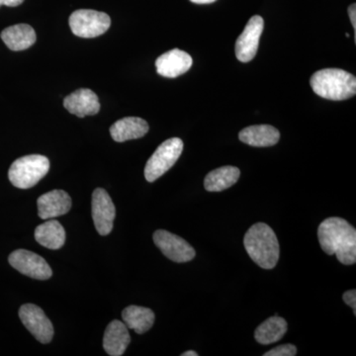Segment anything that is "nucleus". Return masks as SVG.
I'll return each mask as SVG.
<instances>
[{
    "label": "nucleus",
    "mask_w": 356,
    "mask_h": 356,
    "mask_svg": "<svg viewBox=\"0 0 356 356\" xmlns=\"http://www.w3.org/2000/svg\"><path fill=\"white\" fill-rule=\"evenodd\" d=\"M318 238L325 254L337 255L344 266L356 262V229L341 218H327L321 222Z\"/></svg>",
    "instance_id": "1"
},
{
    "label": "nucleus",
    "mask_w": 356,
    "mask_h": 356,
    "mask_svg": "<svg viewBox=\"0 0 356 356\" xmlns=\"http://www.w3.org/2000/svg\"><path fill=\"white\" fill-rule=\"evenodd\" d=\"M243 245L250 259L264 269H273L280 259V248L273 229L257 222L250 227L243 238Z\"/></svg>",
    "instance_id": "2"
},
{
    "label": "nucleus",
    "mask_w": 356,
    "mask_h": 356,
    "mask_svg": "<svg viewBox=\"0 0 356 356\" xmlns=\"http://www.w3.org/2000/svg\"><path fill=\"white\" fill-rule=\"evenodd\" d=\"M316 95L325 99L341 102L356 95V79L353 74L339 69L318 70L310 79Z\"/></svg>",
    "instance_id": "3"
},
{
    "label": "nucleus",
    "mask_w": 356,
    "mask_h": 356,
    "mask_svg": "<svg viewBox=\"0 0 356 356\" xmlns=\"http://www.w3.org/2000/svg\"><path fill=\"white\" fill-rule=\"evenodd\" d=\"M50 170V161L41 154L16 159L9 168L8 178L14 186L28 189L35 186Z\"/></svg>",
    "instance_id": "4"
},
{
    "label": "nucleus",
    "mask_w": 356,
    "mask_h": 356,
    "mask_svg": "<svg viewBox=\"0 0 356 356\" xmlns=\"http://www.w3.org/2000/svg\"><path fill=\"white\" fill-rule=\"evenodd\" d=\"M184 142L179 138H172L159 145L145 168V177L149 182L156 181L170 170L181 156Z\"/></svg>",
    "instance_id": "5"
},
{
    "label": "nucleus",
    "mask_w": 356,
    "mask_h": 356,
    "mask_svg": "<svg viewBox=\"0 0 356 356\" xmlns=\"http://www.w3.org/2000/svg\"><path fill=\"white\" fill-rule=\"evenodd\" d=\"M69 22L72 33L81 38L102 36L111 25L108 14L92 9H79L74 11L70 15Z\"/></svg>",
    "instance_id": "6"
},
{
    "label": "nucleus",
    "mask_w": 356,
    "mask_h": 356,
    "mask_svg": "<svg viewBox=\"0 0 356 356\" xmlns=\"http://www.w3.org/2000/svg\"><path fill=\"white\" fill-rule=\"evenodd\" d=\"M8 261L16 270L34 280H47L53 275L48 262L39 254L29 250H15L9 255Z\"/></svg>",
    "instance_id": "7"
},
{
    "label": "nucleus",
    "mask_w": 356,
    "mask_h": 356,
    "mask_svg": "<svg viewBox=\"0 0 356 356\" xmlns=\"http://www.w3.org/2000/svg\"><path fill=\"white\" fill-rule=\"evenodd\" d=\"M154 242L170 261L182 264L195 257V250L186 241L165 229L154 232Z\"/></svg>",
    "instance_id": "8"
},
{
    "label": "nucleus",
    "mask_w": 356,
    "mask_h": 356,
    "mask_svg": "<svg viewBox=\"0 0 356 356\" xmlns=\"http://www.w3.org/2000/svg\"><path fill=\"white\" fill-rule=\"evenodd\" d=\"M264 28V21L261 16L254 15L248 20L245 30L236 42V56L240 62L248 63L254 60Z\"/></svg>",
    "instance_id": "9"
},
{
    "label": "nucleus",
    "mask_w": 356,
    "mask_h": 356,
    "mask_svg": "<svg viewBox=\"0 0 356 356\" xmlns=\"http://www.w3.org/2000/svg\"><path fill=\"white\" fill-rule=\"evenodd\" d=\"M19 317L26 329L31 332L40 343H49L53 339V324L40 307L34 304H25L21 306Z\"/></svg>",
    "instance_id": "10"
},
{
    "label": "nucleus",
    "mask_w": 356,
    "mask_h": 356,
    "mask_svg": "<svg viewBox=\"0 0 356 356\" xmlns=\"http://www.w3.org/2000/svg\"><path fill=\"white\" fill-rule=\"evenodd\" d=\"M116 209L109 194L102 188H96L92 194V219L96 231L107 236L113 229Z\"/></svg>",
    "instance_id": "11"
},
{
    "label": "nucleus",
    "mask_w": 356,
    "mask_h": 356,
    "mask_svg": "<svg viewBox=\"0 0 356 356\" xmlns=\"http://www.w3.org/2000/svg\"><path fill=\"white\" fill-rule=\"evenodd\" d=\"M193 64L191 56L186 51L173 49L159 56L156 60V72L159 76L175 79L188 72Z\"/></svg>",
    "instance_id": "12"
},
{
    "label": "nucleus",
    "mask_w": 356,
    "mask_h": 356,
    "mask_svg": "<svg viewBox=\"0 0 356 356\" xmlns=\"http://www.w3.org/2000/svg\"><path fill=\"white\" fill-rule=\"evenodd\" d=\"M64 106L70 113L79 118L97 114L100 110L97 95L88 88L77 89L74 92L65 96Z\"/></svg>",
    "instance_id": "13"
},
{
    "label": "nucleus",
    "mask_w": 356,
    "mask_h": 356,
    "mask_svg": "<svg viewBox=\"0 0 356 356\" xmlns=\"http://www.w3.org/2000/svg\"><path fill=\"white\" fill-rule=\"evenodd\" d=\"M37 204L41 219H53L69 212L72 208V198L64 191H53L40 196Z\"/></svg>",
    "instance_id": "14"
},
{
    "label": "nucleus",
    "mask_w": 356,
    "mask_h": 356,
    "mask_svg": "<svg viewBox=\"0 0 356 356\" xmlns=\"http://www.w3.org/2000/svg\"><path fill=\"white\" fill-rule=\"evenodd\" d=\"M131 343L127 325L121 321L114 320L105 330L103 337V348L107 355L121 356L124 355Z\"/></svg>",
    "instance_id": "15"
},
{
    "label": "nucleus",
    "mask_w": 356,
    "mask_h": 356,
    "mask_svg": "<svg viewBox=\"0 0 356 356\" xmlns=\"http://www.w3.org/2000/svg\"><path fill=\"white\" fill-rule=\"evenodd\" d=\"M149 132L147 121L139 117H126L115 122L110 128V134L115 142L140 139Z\"/></svg>",
    "instance_id": "16"
},
{
    "label": "nucleus",
    "mask_w": 356,
    "mask_h": 356,
    "mask_svg": "<svg viewBox=\"0 0 356 356\" xmlns=\"http://www.w3.org/2000/svg\"><path fill=\"white\" fill-rule=\"evenodd\" d=\"M238 139L252 147H271L280 142V133L270 125L250 126L241 131Z\"/></svg>",
    "instance_id": "17"
},
{
    "label": "nucleus",
    "mask_w": 356,
    "mask_h": 356,
    "mask_svg": "<svg viewBox=\"0 0 356 356\" xmlns=\"http://www.w3.org/2000/svg\"><path fill=\"white\" fill-rule=\"evenodd\" d=\"M0 36L7 47L15 51L27 50L36 42V32L28 24L10 26Z\"/></svg>",
    "instance_id": "18"
},
{
    "label": "nucleus",
    "mask_w": 356,
    "mask_h": 356,
    "mask_svg": "<svg viewBox=\"0 0 356 356\" xmlns=\"http://www.w3.org/2000/svg\"><path fill=\"white\" fill-rule=\"evenodd\" d=\"M124 324L138 334H143L154 324V313L151 309L140 306H129L122 312Z\"/></svg>",
    "instance_id": "19"
},
{
    "label": "nucleus",
    "mask_w": 356,
    "mask_h": 356,
    "mask_svg": "<svg viewBox=\"0 0 356 356\" xmlns=\"http://www.w3.org/2000/svg\"><path fill=\"white\" fill-rule=\"evenodd\" d=\"M35 238L44 248L58 250L65 245V231L57 220H49L35 229Z\"/></svg>",
    "instance_id": "20"
},
{
    "label": "nucleus",
    "mask_w": 356,
    "mask_h": 356,
    "mask_svg": "<svg viewBox=\"0 0 356 356\" xmlns=\"http://www.w3.org/2000/svg\"><path fill=\"white\" fill-rule=\"evenodd\" d=\"M241 172L236 166H222L208 173L204 186L209 192H221L236 184Z\"/></svg>",
    "instance_id": "21"
},
{
    "label": "nucleus",
    "mask_w": 356,
    "mask_h": 356,
    "mask_svg": "<svg viewBox=\"0 0 356 356\" xmlns=\"http://www.w3.org/2000/svg\"><path fill=\"white\" fill-rule=\"evenodd\" d=\"M286 321L277 315L267 318L254 332L255 341L261 344L277 343L286 334Z\"/></svg>",
    "instance_id": "22"
},
{
    "label": "nucleus",
    "mask_w": 356,
    "mask_h": 356,
    "mask_svg": "<svg viewBox=\"0 0 356 356\" xmlns=\"http://www.w3.org/2000/svg\"><path fill=\"white\" fill-rule=\"evenodd\" d=\"M297 355V348L294 344H283L277 346L268 353H264V356H294Z\"/></svg>",
    "instance_id": "23"
},
{
    "label": "nucleus",
    "mask_w": 356,
    "mask_h": 356,
    "mask_svg": "<svg viewBox=\"0 0 356 356\" xmlns=\"http://www.w3.org/2000/svg\"><path fill=\"white\" fill-rule=\"evenodd\" d=\"M343 301L348 304V306L351 307L355 312V316L356 315V291L355 289L348 290L344 293L343 296Z\"/></svg>",
    "instance_id": "24"
},
{
    "label": "nucleus",
    "mask_w": 356,
    "mask_h": 356,
    "mask_svg": "<svg viewBox=\"0 0 356 356\" xmlns=\"http://www.w3.org/2000/svg\"><path fill=\"white\" fill-rule=\"evenodd\" d=\"M348 15H350V19L351 24H353V29L356 33V4H351L350 7H348Z\"/></svg>",
    "instance_id": "25"
},
{
    "label": "nucleus",
    "mask_w": 356,
    "mask_h": 356,
    "mask_svg": "<svg viewBox=\"0 0 356 356\" xmlns=\"http://www.w3.org/2000/svg\"><path fill=\"white\" fill-rule=\"evenodd\" d=\"M23 2H24V0H0V7L2 6L8 7L19 6Z\"/></svg>",
    "instance_id": "26"
},
{
    "label": "nucleus",
    "mask_w": 356,
    "mask_h": 356,
    "mask_svg": "<svg viewBox=\"0 0 356 356\" xmlns=\"http://www.w3.org/2000/svg\"><path fill=\"white\" fill-rule=\"evenodd\" d=\"M191 1L196 4H210L216 1V0H191Z\"/></svg>",
    "instance_id": "27"
},
{
    "label": "nucleus",
    "mask_w": 356,
    "mask_h": 356,
    "mask_svg": "<svg viewBox=\"0 0 356 356\" xmlns=\"http://www.w3.org/2000/svg\"><path fill=\"white\" fill-rule=\"evenodd\" d=\"M181 356H198V353L193 350H188L182 353Z\"/></svg>",
    "instance_id": "28"
}]
</instances>
